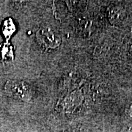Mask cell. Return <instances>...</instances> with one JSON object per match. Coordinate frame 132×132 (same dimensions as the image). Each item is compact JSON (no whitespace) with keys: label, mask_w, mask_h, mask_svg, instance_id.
Returning a JSON list of instances; mask_svg holds the SVG:
<instances>
[{"label":"cell","mask_w":132,"mask_h":132,"mask_svg":"<svg viewBox=\"0 0 132 132\" xmlns=\"http://www.w3.org/2000/svg\"><path fill=\"white\" fill-rule=\"evenodd\" d=\"M6 94L13 98L29 101L32 97V90L27 83L18 80H10L5 84Z\"/></svg>","instance_id":"cell-1"},{"label":"cell","mask_w":132,"mask_h":132,"mask_svg":"<svg viewBox=\"0 0 132 132\" xmlns=\"http://www.w3.org/2000/svg\"><path fill=\"white\" fill-rule=\"evenodd\" d=\"M36 35L39 43L48 49H55L61 43V38L58 33L48 27H41Z\"/></svg>","instance_id":"cell-2"},{"label":"cell","mask_w":132,"mask_h":132,"mask_svg":"<svg viewBox=\"0 0 132 132\" xmlns=\"http://www.w3.org/2000/svg\"><path fill=\"white\" fill-rule=\"evenodd\" d=\"M2 34L7 39H9L15 31V26L11 19H7L2 24Z\"/></svg>","instance_id":"cell-3"},{"label":"cell","mask_w":132,"mask_h":132,"mask_svg":"<svg viewBox=\"0 0 132 132\" xmlns=\"http://www.w3.org/2000/svg\"><path fill=\"white\" fill-rule=\"evenodd\" d=\"M0 58L4 60L13 58V48L9 43H3L0 45Z\"/></svg>","instance_id":"cell-4"},{"label":"cell","mask_w":132,"mask_h":132,"mask_svg":"<svg viewBox=\"0 0 132 132\" xmlns=\"http://www.w3.org/2000/svg\"><path fill=\"white\" fill-rule=\"evenodd\" d=\"M122 10L119 7H114L110 12V19L111 21H114V22H118L122 19Z\"/></svg>","instance_id":"cell-5"},{"label":"cell","mask_w":132,"mask_h":132,"mask_svg":"<svg viewBox=\"0 0 132 132\" xmlns=\"http://www.w3.org/2000/svg\"><path fill=\"white\" fill-rule=\"evenodd\" d=\"M126 113L128 118H130L132 120V103L130 104L126 109Z\"/></svg>","instance_id":"cell-6"}]
</instances>
